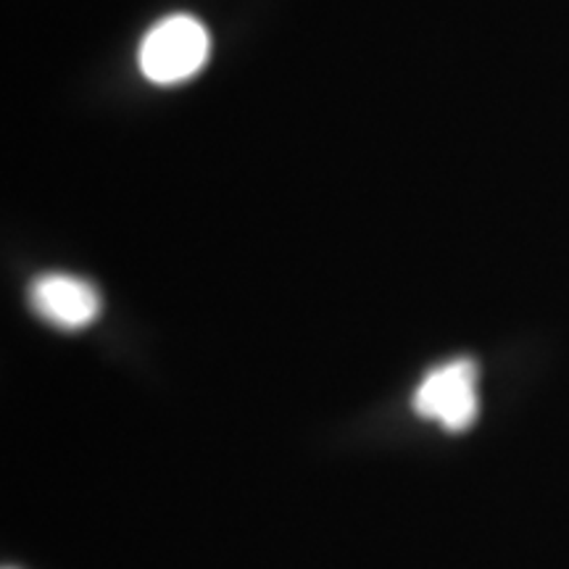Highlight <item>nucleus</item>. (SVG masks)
I'll list each match as a JSON object with an SVG mask.
<instances>
[{"mask_svg": "<svg viewBox=\"0 0 569 569\" xmlns=\"http://www.w3.org/2000/svg\"><path fill=\"white\" fill-rule=\"evenodd\" d=\"M211 53V38L203 21L174 13L148 30L140 42V71L156 84H177L196 77Z\"/></svg>", "mask_w": 569, "mask_h": 569, "instance_id": "1", "label": "nucleus"}, {"mask_svg": "<svg viewBox=\"0 0 569 569\" xmlns=\"http://www.w3.org/2000/svg\"><path fill=\"white\" fill-rule=\"evenodd\" d=\"M478 377L472 359L446 361L422 377L411 396V407L417 417L438 422L448 432H465L480 415Z\"/></svg>", "mask_w": 569, "mask_h": 569, "instance_id": "2", "label": "nucleus"}, {"mask_svg": "<svg viewBox=\"0 0 569 569\" xmlns=\"http://www.w3.org/2000/svg\"><path fill=\"white\" fill-rule=\"evenodd\" d=\"M6 569H11V567H6Z\"/></svg>", "mask_w": 569, "mask_h": 569, "instance_id": "4", "label": "nucleus"}, {"mask_svg": "<svg viewBox=\"0 0 569 569\" xmlns=\"http://www.w3.org/2000/svg\"><path fill=\"white\" fill-rule=\"evenodd\" d=\"M30 306L42 322L74 332L90 327L101 315V293L82 277L46 272L30 284Z\"/></svg>", "mask_w": 569, "mask_h": 569, "instance_id": "3", "label": "nucleus"}]
</instances>
